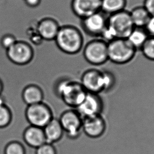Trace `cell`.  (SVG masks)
Listing matches in <instances>:
<instances>
[{"label": "cell", "mask_w": 154, "mask_h": 154, "mask_svg": "<svg viewBox=\"0 0 154 154\" xmlns=\"http://www.w3.org/2000/svg\"><path fill=\"white\" fill-rule=\"evenodd\" d=\"M134 27L129 12L125 10L108 15L106 27L100 38L107 43L116 38H127Z\"/></svg>", "instance_id": "cell-1"}, {"label": "cell", "mask_w": 154, "mask_h": 154, "mask_svg": "<svg viewBox=\"0 0 154 154\" xmlns=\"http://www.w3.org/2000/svg\"><path fill=\"white\" fill-rule=\"evenodd\" d=\"M54 41L58 48L66 54H77L83 48L82 34L77 28L72 26L60 27Z\"/></svg>", "instance_id": "cell-2"}, {"label": "cell", "mask_w": 154, "mask_h": 154, "mask_svg": "<svg viewBox=\"0 0 154 154\" xmlns=\"http://www.w3.org/2000/svg\"><path fill=\"white\" fill-rule=\"evenodd\" d=\"M56 90L63 102L72 109L76 108L83 101L87 94L80 82L67 79L60 82Z\"/></svg>", "instance_id": "cell-3"}, {"label": "cell", "mask_w": 154, "mask_h": 154, "mask_svg": "<svg viewBox=\"0 0 154 154\" xmlns=\"http://www.w3.org/2000/svg\"><path fill=\"white\" fill-rule=\"evenodd\" d=\"M107 44L108 60L116 64L130 62L135 57L137 51L127 38H116Z\"/></svg>", "instance_id": "cell-4"}, {"label": "cell", "mask_w": 154, "mask_h": 154, "mask_svg": "<svg viewBox=\"0 0 154 154\" xmlns=\"http://www.w3.org/2000/svg\"><path fill=\"white\" fill-rule=\"evenodd\" d=\"M83 56L90 64L99 66L108 60V44L102 39H95L88 42L83 50Z\"/></svg>", "instance_id": "cell-5"}, {"label": "cell", "mask_w": 154, "mask_h": 154, "mask_svg": "<svg viewBox=\"0 0 154 154\" xmlns=\"http://www.w3.org/2000/svg\"><path fill=\"white\" fill-rule=\"evenodd\" d=\"M25 115L31 126L42 128H43L53 118L52 110L43 102L27 106Z\"/></svg>", "instance_id": "cell-6"}, {"label": "cell", "mask_w": 154, "mask_h": 154, "mask_svg": "<svg viewBox=\"0 0 154 154\" xmlns=\"http://www.w3.org/2000/svg\"><path fill=\"white\" fill-rule=\"evenodd\" d=\"M103 108L104 103L99 95L87 92L83 101L75 109L83 119L101 115Z\"/></svg>", "instance_id": "cell-7"}, {"label": "cell", "mask_w": 154, "mask_h": 154, "mask_svg": "<svg viewBox=\"0 0 154 154\" xmlns=\"http://www.w3.org/2000/svg\"><path fill=\"white\" fill-rule=\"evenodd\" d=\"M63 132L70 138H77L82 131V119L75 109L65 111L59 119Z\"/></svg>", "instance_id": "cell-8"}, {"label": "cell", "mask_w": 154, "mask_h": 154, "mask_svg": "<svg viewBox=\"0 0 154 154\" xmlns=\"http://www.w3.org/2000/svg\"><path fill=\"white\" fill-rule=\"evenodd\" d=\"M80 83L88 93L99 94L105 92L104 71L95 69H88L82 75Z\"/></svg>", "instance_id": "cell-9"}, {"label": "cell", "mask_w": 154, "mask_h": 154, "mask_svg": "<svg viewBox=\"0 0 154 154\" xmlns=\"http://www.w3.org/2000/svg\"><path fill=\"white\" fill-rule=\"evenodd\" d=\"M6 51L8 60L18 65L27 64L34 57V50L31 46L24 41H17Z\"/></svg>", "instance_id": "cell-10"}, {"label": "cell", "mask_w": 154, "mask_h": 154, "mask_svg": "<svg viewBox=\"0 0 154 154\" xmlns=\"http://www.w3.org/2000/svg\"><path fill=\"white\" fill-rule=\"evenodd\" d=\"M108 15L100 12L81 20V26L85 33L94 37H99L106 27Z\"/></svg>", "instance_id": "cell-11"}, {"label": "cell", "mask_w": 154, "mask_h": 154, "mask_svg": "<svg viewBox=\"0 0 154 154\" xmlns=\"http://www.w3.org/2000/svg\"><path fill=\"white\" fill-rule=\"evenodd\" d=\"M82 131L89 137L98 138L104 135L107 123L102 115L90 117L82 119Z\"/></svg>", "instance_id": "cell-12"}, {"label": "cell", "mask_w": 154, "mask_h": 154, "mask_svg": "<svg viewBox=\"0 0 154 154\" xmlns=\"http://www.w3.org/2000/svg\"><path fill=\"white\" fill-rule=\"evenodd\" d=\"M101 0H72L71 8L75 14L85 19L101 11Z\"/></svg>", "instance_id": "cell-13"}, {"label": "cell", "mask_w": 154, "mask_h": 154, "mask_svg": "<svg viewBox=\"0 0 154 154\" xmlns=\"http://www.w3.org/2000/svg\"><path fill=\"white\" fill-rule=\"evenodd\" d=\"M60 27L58 23L53 19L46 18L38 23L37 32L42 39L49 41L54 40Z\"/></svg>", "instance_id": "cell-14"}, {"label": "cell", "mask_w": 154, "mask_h": 154, "mask_svg": "<svg viewBox=\"0 0 154 154\" xmlns=\"http://www.w3.org/2000/svg\"><path fill=\"white\" fill-rule=\"evenodd\" d=\"M23 138L25 143L33 148H37L46 143L43 128L34 126L30 125L25 129Z\"/></svg>", "instance_id": "cell-15"}, {"label": "cell", "mask_w": 154, "mask_h": 154, "mask_svg": "<svg viewBox=\"0 0 154 154\" xmlns=\"http://www.w3.org/2000/svg\"><path fill=\"white\" fill-rule=\"evenodd\" d=\"M43 129L46 138V143L49 144H53L60 140L64 133L59 119L54 117Z\"/></svg>", "instance_id": "cell-16"}, {"label": "cell", "mask_w": 154, "mask_h": 154, "mask_svg": "<svg viewBox=\"0 0 154 154\" xmlns=\"http://www.w3.org/2000/svg\"><path fill=\"white\" fill-rule=\"evenodd\" d=\"M23 101L29 105L43 102L44 95L41 88L36 85H29L24 88L22 94Z\"/></svg>", "instance_id": "cell-17"}, {"label": "cell", "mask_w": 154, "mask_h": 154, "mask_svg": "<svg viewBox=\"0 0 154 154\" xmlns=\"http://www.w3.org/2000/svg\"><path fill=\"white\" fill-rule=\"evenodd\" d=\"M129 13L131 21L136 27L144 28L152 17L144 6H136Z\"/></svg>", "instance_id": "cell-18"}, {"label": "cell", "mask_w": 154, "mask_h": 154, "mask_svg": "<svg viewBox=\"0 0 154 154\" xmlns=\"http://www.w3.org/2000/svg\"><path fill=\"white\" fill-rule=\"evenodd\" d=\"M127 0H101V11L107 15L125 10Z\"/></svg>", "instance_id": "cell-19"}, {"label": "cell", "mask_w": 154, "mask_h": 154, "mask_svg": "<svg viewBox=\"0 0 154 154\" xmlns=\"http://www.w3.org/2000/svg\"><path fill=\"white\" fill-rule=\"evenodd\" d=\"M148 34L144 28L134 27L127 38L130 43L138 50H140L148 38Z\"/></svg>", "instance_id": "cell-20"}, {"label": "cell", "mask_w": 154, "mask_h": 154, "mask_svg": "<svg viewBox=\"0 0 154 154\" xmlns=\"http://www.w3.org/2000/svg\"><path fill=\"white\" fill-rule=\"evenodd\" d=\"M140 50L147 59L154 61V36H148Z\"/></svg>", "instance_id": "cell-21"}, {"label": "cell", "mask_w": 154, "mask_h": 154, "mask_svg": "<svg viewBox=\"0 0 154 154\" xmlns=\"http://www.w3.org/2000/svg\"><path fill=\"white\" fill-rule=\"evenodd\" d=\"M12 119V113L8 106L4 103L0 104V128L8 126Z\"/></svg>", "instance_id": "cell-22"}, {"label": "cell", "mask_w": 154, "mask_h": 154, "mask_svg": "<svg viewBox=\"0 0 154 154\" xmlns=\"http://www.w3.org/2000/svg\"><path fill=\"white\" fill-rule=\"evenodd\" d=\"M4 152L5 154H25V150L20 143L13 142L6 145Z\"/></svg>", "instance_id": "cell-23"}, {"label": "cell", "mask_w": 154, "mask_h": 154, "mask_svg": "<svg viewBox=\"0 0 154 154\" xmlns=\"http://www.w3.org/2000/svg\"><path fill=\"white\" fill-rule=\"evenodd\" d=\"M104 75V84H105V92L111 91L115 85L116 79L112 72L107 70H103Z\"/></svg>", "instance_id": "cell-24"}, {"label": "cell", "mask_w": 154, "mask_h": 154, "mask_svg": "<svg viewBox=\"0 0 154 154\" xmlns=\"http://www.w3.org/2000/svg\"><path fill=\"white\" fill-rule=\"evenodd\" d=\"M18 40L15 36L11 34H6L1 40V46L7 50L17 42Z\"/></svg>", "instance_id": "cell-25"}, {"label": "cell", "mask_w": 154, "mask_h": 154, "mask_svg": "<svg viewBox=\"0 0 154 154\" xmlns=\"http://www.w3.org/2000/svg\"><path fill=\"white\" fill-rule=\"evenodd\" d=\"M36 149V154H56L52 144L45 143Z\"/></svg>", "instance_id": "cell-26"}, {"label": "cell", "mask_w": 154, "mask_h": 154, "mask_svg": "<svg viewBox=\"0 0 154 154\" xmlns=\"http://www.w3.org/2000/svg\"><path fill=\"white\" fill-rule=\"evenodd\" d=\"M144 29L148 35L154 36V17H150Z\"/></svg>", "instance_id": "cell-27"}, {"label": "cell", "mask_w": 154, "mask_h": 154, "mask_svg": "<svg viewBox=\"0 0 154 154\" xmlns=\"http://www.w3.org/2000/svg\"><path fill=\"white\" fill-rule=\"evenodd\" d=\"M143 6L152 17H154V0H144Z\"/></svg>", "instance_id": "cell-28"}, {"label": "cell", "mask_w": 154, "mask_h": 154, "mask_svg": "<svg viewBox=\"0 0 154 154\" xmlns=\"http://www.w3.org/2000/svg\"><path fill=\"white\" fill-rule=\"evenodd\" d=\"M41 0H24L25 4L31 8H36L39 5Z\"/></svg>", "instance_id": "cell-29"}, {"label": "cell", "mask_w": 154, "mask_h": 154, "mask_svg": "<svg viewBox=\"0 0 154 154\" xmlns=\"http://www.w3.org/2000/svg\"><path fill=\"white\" fill-rule=\"evenodd\" d=\"M3 89V83H2V81L0 80V95H1V93H2Z\"/></svg>", "instance_id": "cell-30"}, {"label": "cell", "mask_w": 154, "mask_h": 154, "mask_svg": "<svg viewBox=\"0 0 154 154\" xmlns=\"http://www.w3.org/2000/svg\"><path fill=\"white\" fill-rule=\"evenodd\" d=\"M4 100L2 99V97L0 96V104H4Z\"/></svg>", "instance_id": "cell-31"}]
</instances>
